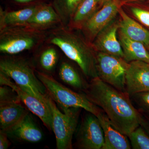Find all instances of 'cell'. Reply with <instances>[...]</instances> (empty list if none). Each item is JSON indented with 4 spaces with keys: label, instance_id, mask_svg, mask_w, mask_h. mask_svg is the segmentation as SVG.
Masks as SVG:
<instances>
[{
    "label": "cell",
    "instance_id": "cell-1",
    "mask_svg": "<svg viewBox=\"0 0 149 149\" xmlns=\"http://www.w3.org/2000/svg\"><path fill=\"white\" fill-rule=\"evenodd\" d=\"M83 90L88 98L102 109L112 125L124 135L128 136L141 125L142 115L133 106L126 93L98 77L91 79Z\"/></svg>",
    "mask_w": 149,
    "mask_h": 149
},
{
    "label": "cell",
    "instance_id": "cell-2",
    "mask_svg": "<svg viewBox=\"0 0 149 149\" xmlns=\"http://www.w3.org/2000/svg\"><path fill=\"white\" fill-rule=\"evenodd\" d=\"M49 42L75 62L86 77L91 79L98 77L97 52L88 41L71 30L61 27L52 32Z\"/></svg>",
    "mask_w": 149,
    "mask_h": 149
},
{
    "label": "cell",
    "instance_id": "cell-3",
    "mask_svg": "<svg viewBox=\"0 0 149 149\" xmlns=\"http://www.w3.org/2000/svg\"><path fill=\"white\" fill-rule=\"evenodd\" d=\"M0 72L10 78L17 85L22 87L39 98L46 100L47 91L29 63L17 58H3L0 61Z\"/></svg>",
    "mask_w": 149,
    "mask_h": 149
},
{
    "label": "cell",
    "instance_id": "cell-4",
    "mask_svg": "<svg viewBox=\"0 0 149 149\" xmlns=\"http://www.w3.org/2000/svg\"><path fill=\"white\" fill-rule=\"evenodd\" d=\"M36 74L45 87L48 95L61 108L83 109L96 116L101 112L99 107L91 102L85 94L75 93L44 72H37Z\"/></svg>",
    "mask_w": 149,
    "mask_h": 149
},
{
    "label": "cell",
    "instance_id": "cell-5",
    "mask_svg": "<svg viewBox=\"0 0 149 149\" xmlns=\"http://www.w3.org/2000/svg\"><path fill=\"white\" fill-rule=\"evenodd\" d=\"M46 98L52 115V131L55 136L56 148L72 149V138L77 128L81 109L61 108L63 113L47 93Z\"/></svg>",
    "mask_w": 149,
    "mask_h": 149
},
{
    "label": "cell",
    "instance_id": "cell-6",
    "mask_svg": "<svg viewBox=\"0 0 149 149\" xmlns=\"http://www.w3.org/2000/svg\"><path fill=\"white\" fill-rule=\"evenodd\" d=\"M42 30L27 26L4 28L0 33V52L15 55L31 49L45 37Z\"/></svg>",
    "mask_w": 149,
    "mask_h": 149
},
{
    "label": "cell",
    "instance_id": "cell-7",
    "mask_svg": "<svg viewBox=\"0 0 149 149\" xmlns=\"http://www.w3.org/2000/svg\"><path fill=\"white\" fill-rule=\"evenodd\" d=\"M96 57L98 77L112 87L126 93L125 75L128 63L122 58L102 52H97Z\"/></svg>",
    "mask_w": 149,
    "mask_h": 149
},
{
    "label": "cell",
    "instance_id": "cell-8",
    "mask_svg": "<svg viewBox=\"0 0 149 149\" xmlns=\"http://www.w3.org/2000/svg\"><path fill=\"white\" fill-rule=\"evenodd\" d=\"M0 84L1 85H7L12 88L27 108L37 116L48 129L53 130L52 115L46 98V100H44L37 97L22 87L17 85L10 78L1 72Z\"/></svg>",
    "mask_w": 149,
    "mask_h": 149
},
{
    "label": "cell",
    "instance_id": "cell-9",
    "mask_svg": "<svg viewBox=\"0 0 149 149\" xmlns=\"http://www.w3.org/2000/svg\"><path fill=\"white\" fill-rule=\"evenodd\" d=\"M120 0H110L104 4L81 28L84 35L91 43L98 34L114 20L122 6Z\"/></svg>",
    "mask_w": 149,
    "mask_h": 149
},
{
    "label": "cell",
    "instance_id": "cell-10",
    "mask_svg": "<svg viewBox=\"0 0 149 149\" xmlns=\"http://www.w3.org/2000/svg\"><path fill=\"white\" fill-rule=\"evenodd\" d=\"M79 148L102 149L104 143L103 130L100 120L90 113L83 118L76 135Z\"/></svg>",
    "mask_w": 149,
    "mask_h": 149
},
{
    "label": "cell",
    "instance_id": "cell-11",
    "mask_svg": "<svg viewBox=\"0 0 149 149\" xmlns=\"http://www.w3.org/2000/svg\"><path fill=\"white\" fill-rule=\"evenodd\" d=\"M125 88L126 94L130 97L149 91V63L141 61L128 63Z\"/></svg>",
    "mask_w": 149,
    "mask_h": 149
},
{
    "label": "cell",
    "instance_id": "cell-12",
    "mask_svg": "<svg viewBox=\"0 0 149 149\" xmlns=\"http://www.w3.org/2000/svg\"><path fill=\"white\" fill-rule=\"evenodd\" d=\"M119 26V19H115L98 34L91 43L96 52L123 58L124 54L118 36Z\"/></svg>",
    "mask_w": 149,
    "mask_h": 149
},
{
    "label": "cell",
    "instance_id": "cell-13",
    "mask_svg": "<svg viewBox=\"0 0 149 149\" xmlns=\"http://www.w3.org/2000/svg\"><path fill=\"white\" fill-rule=\"evenodd\" d=\"M22 103L19 101L0 104L1 131L9 134L29 113Z\"/></svg>",
    "mask_w": 149,
    "mask_h": 149
},
{
    "label": "cell",
    "instance_id": "cell-14",
    "mask_svg": "<svg viewBox=\"0 0 149 149\" xmlns=\"http://www.w3.org/2000/svg\"><path fill=\"white\" fill-rule=\"evenodd\" d=\"M104 134V143L102 149H130L128 137L115 128L103 111L97 116Z\"/></svg>",
    "mask_w": 149,
    "mask_h": 149
},
{
    "label": "cell",
    "instance_id": "cell-15",
    "mask_svg": "<svg viewBox=\"0 0 149 149\" xmlns=\"http://www.w3.org/2000/svg\"><path fill=\"white\" fill-rule=\"evenodd\" d=\"M119 30L134 41L143 43L149 49V30L139 22L136 21L124 11L122 7L118 11Z\"/></svg>",
    "mask_w": 149,
    "mask_h": 149
},
{
    "label": "cell",
    "instance_id": "cell-16",
    "mask_svg": "<svg viewBox=\"0 0 149 149\" xmlns=\"http://www.w3.org/2000/svg\"><path fill=\"white\" fill-rule=\"evenodd\" d=\"M118 40L124 54L123 58L128 63L141 61L149 63V51L143 43L134 41L118 29Z\"/></svg>",
    "mask_w": 149,
    "mask_h": 149
},
{
    "label": "cell",
    "instance_id": "cell-17",
    "mask_svg": "<svg viewBox=\"0 0 149 149\" xmlns=\"http://www.w3.org/2000/svg\"><path fill=\"white\" fill-rule=\"evenodd\" d=\"M37 8L31 7L11 12L4 11L1 9L0 30L6 27L26 26Z\"/></svg>",
    "mask_w": 149,
    "mask_h": 149
},
{
    "label": "cell",
    "instance_id": "cell-18",
    "mask_svg": "<svg viewBox=\"0 0 149 149\" xmlns=\"http://www.w3.org/2000/svg\"><path fill=\"white\" fill-rule=\"evenodd\" d=\"M103 4L102 0H82L71 17V25L81 29Z\"/></svg>",
    "mask_w": 149,
    "mask_h": 149
},
{
    "label": "cell",
    "instance_id": "cell-19",
    "mask_svg": "<svg viewBox=\"0 0 149 149\" xmlns=\"http://www.w3.org/2000/svg\"><path fill=\"white\" fill-rule=\"evenodd\" d=\"M9 134L19 140L29 143H37L43 138L41 130L29 113Z\"/></svg>",
    "mask_w": 149,
    "mask_h": 149
},
{
    "label": "cell",
    "instance_id": "cell-20",
    "mask_svg": "<svg viewBox=\"0 0 149 149\" xmlns=\"http://www.w3.org/2000/svg\"><path fill=\"white\" fill-rule=\"evenodd\" d=\"M60 19L59 15L52 6H42L38 7L26 26L43 30L57 23Z\"/></svg>",
    "mask_w": 149,
    "mask_h": 149
},
{
    "label": "cell",
    "instance_id": "cell-21",
    "mask_svg": "<svg viewBox=\"0 0 149 149\" xmlns=\"http://www.w3.org/2000/svg\"><path fill=\"white\" fill-rule=\"evenodd\" d=\"M59 75L64 83L77 89H84L85 86L79 74L68 63L63 62L61 65Z\"/></svg>",
    "mask_w": 149,
    "mask_h": 149
},
{
    "label": "cell",
    "instance_id": "cell-22",
    "mask_svg": "<svg viewBox=\"0 0 149 149\" xmlns=\"http://www.w3.org/2000/svg\"><path fill=\"white\" fill-rule=\"evenodd\" d=\"M133 149H149V135L140 125L128 136Z\"/></svg>",
    "mask_w": 149,
    "mask_h": 149
},
{
    "label": "cell",
    "instance_id": "cell-23",
    "mask_svg": "<svg viewBox=\"0 0 149 149\" xmlns=\"http://www.w3.org/2000/svg\"><path fill=\"white\" fill-rule=\"evenodd\" d=\"M40 63L46 71L52 70L58 61V54L54 48H49L44 51L40 57Z\"/></svg>",
    "mask_w": 149,
    "mask_h": 149
},
{
    "label": "cell",
    "instance_id": "cell-24",
    "mask_svg": "<svg viewBox=\"0 0 149 149\" xmlns=\"http://www.w3.org/2000/svg\"><path fill=\"white\" fill-rule=\"evenodd\" d=\"M130 10L137 21L149 30V8L132 6Z\"/></svg>",
    "mask_w": 149,
    "mask_h": 149
},
{
    "label": "cell",
    "instance_id": "cell-25",
    "mask_svg": "<svg viewBox=\"0 0 149 149\" xmlns=\"http://www.w3.org/2000/svg\"><path fill=\"white\" fill-rule=\"evenodd\" d=\"M21 101L16 92L7 85L0 87V104Z\"/></svg>",
    "mask_w": 149,
    "mask_h": 149
},
{
    "label": "cell",
    "instance_id": "cell-26",
    "mask_svg": "<svg viewBox=\"0 0 149 149\" xmlns=\"http://www.w3.org/2000/svg\"><path fill=\"white\" fill-rule=\"evenodd\" d=\"M131 97L140 109L149 116V91L137 93Z\"/></svg>",
    "mask_w": 149,
    "mask_h": 149
},
{
    "label": "cell",
    "instance_id": "cell-27",
    "mask_svg": "<svg viewBox=\"0 0 149 149\" xmlns=\"http://www.w3.org/2000/svg\"><path fill=\"white\" fill-rule=\"evenodd\" d=\"M82 0H63V10L62 15L69 17H72L74 11Z\"/></svg>",
    "mask_w": 149,
    "mask_h": 149
},
{
    "label": "cell",
    "instance_id": "cell-28",
    "mask_svg": "<svg viewBox=\"0 0 149 149\" xmlns=\"http://www.w3.org/2000/svg\"><path fill=\"white\" fill-rule=\"evenodd\" d=\"M8 133L0 131V149H7L10 145L7 136Z\"/></svg>",
    "mask_w": 149,
    "mask_h": 149
},
{
    "label": "cell",
    "instance_id": "cell-29",
    "mask_svg": "<svg viewBox=\"0 0 149 149\" xmlns=\"http://www.w3.org/2000/svg\"><path fill=\"white\" fill-rule=\"evenodd\" d=\"M141 125L149 135V116H142Z\"/></svg>",
    "mask_w": 149,
    "mask_h": 149
},
{
    "label": "cell",
    "instance_id": "cell-30",
    "mask_svg": "<svg viewBox=\"0 0 149 149\" xmlns=\"http://www.w3.org/2000/svg\"><path fill=\"white\" fill-rule=\"evenodd\" d=\"M14 1L18 3H25L32 1L33 0H14Z\"/></svg>",
    "mask_w": 149,
    "mask_h": 149
},
{
    "label": "cell",
    "instance_id": "cell-31",
    "mask_svg": "<svg viewBox=\"0 0 149 149\" xmlns=\"http://www.w3.org/2000/svg\"><path fill=\"white\" fill-rule=\"evenodd\" d=\"M126 1H149V0H126Z\"/></svg>",
    "mask_w": 149,
    "mask_h": 149
},
{
    "label": "cell",
    "instance_id": "cell-32",
    "mask_svg": "<svg viewBox=\"0 0 149 149\" xmlns=\"http://www.w3.org/2000/svg\"><path fill=\"white\" fill-rule=\"evenodd\" d=\"M110 1V0H102L103 3H105L109 1Z\"/></svg>",
    "mask_w": 149,
    "mask_h": 149
},
{
    "label": "cell",
    "instance_id": "cell-33",
    "mask_svg": "<svg viewBox=\"0 0 149 149\" xmlns=\"http://www.w3.org/2000/svg\"><path fill=\"white\" fill-rule=\"evenodd\" d=\"M148 50H149V49H148Z\"/></svg>",
    "mask_w": 149,
    "mask_h": 149
}]
</instances>
